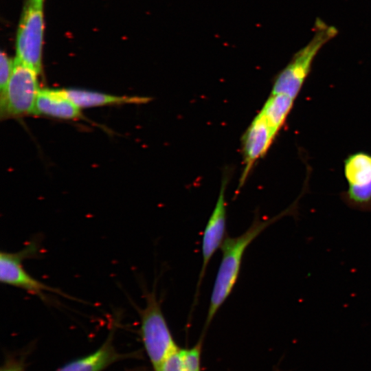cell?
Instances as JSON below:
<instances>
[{"label":"cell","mask_w":371,"mask_h":371,"mask_svg":"<svg viewBox=\"0 0 371 371\" xmlns=\"http://www.w3.org/2000/svg\"><path fill=\"white\" fill-rule=\"evenodd\" d=\"M14 62L8 54L1 52L0 56V100L2 99L6 92L9 81L13 71Z\"/></svg>","instance_id":"cell-15"},{"label":"cell","mask_w":371,"mask_h":371,"mask_svg":"<svg viewBox=\"0 0 371 371\" xmlns=\"http://www.w3.org/2000/svg\"><path fill=\"white\" fill-rule=\"evenodd\" d=\"M64 91L80 109L113 104H142L149 101V98L145 97L118 96L80 89H67Z\"/></svg>","instance_id":"cell-11"},{"label":"cell","mask_w":371,"mask_h":371,"mask_svg":"<svg viewBox=\"0 0 371 371\" xmlns=\"http://www.w3.org/2000/svg\"><path fill=\"white\" fill-rule=\"evenodd\" d=\"M295 204L280 214L261 220L258 216L254 219L250 227L236 237L226 236L221 249L222 258L213 285L205 329L210 324L214 317L231 294L239 276L245 250L267 227L285 216L292 214Z\"/></svg>","instance_id":"cell-1"},{"label":"cell","mask_w":371,"mask_h":371,"mask_svg":"<svg viewBox=\"0 0 371 371\" xmlns=\"http://www.w3.org/2000/svg\"><path fill=\"white\" fill-rule=\"evenodd\" d=\"M310 41L293 54L276 76L271 93H284L294 100L299 94L319 51L338 33L335 27L317 19Z\"/></svg>","instance_id":"cell-2"},{"label":"cell","mask_w":371,"mask_h":371,"mask_svg":"<svg viewBox=\"0 0 371 371\" xmlns=\"http://www.w3.org/2000/svg\"><path fill=\"white\" fill-rule=\"evenodd\" d=\"M38 251V243L31 241L21 250L16 252L1 251V282L23 289L45 300L46 293H52L68 297L61 291L52 287L34 278L23 267L25 258L34 257Z\"/></svg>","instance_id":"cell-6"},{"label":"cell","mask_w":371,"mask_h":371,"mask_svg":"<svg viewBox=\"0 0 371 371\" xmlns=\"http://www.w3.org/2000/svg\"><path fill=\"white\" fill-rule=\"evenodd\" d=\"M155 371H188L183 349L179 348L170 354Z\"/></svg>","instance_id":"cell-14"},{"label":"cell","mask_w":371,"mask_h":371,"mask_svg":"<svg viewBox=\"0 0 371 371\" xmlns=\"http://www.w3.org/2000/svg\"><path fill=\"white\" fill-rule=\"evenodd\" d=\"M80 109L64 89H41L36 99L33 115L73 120L81 116Z\"/></svg>","instance_id":"cell-10"},{"label":"cell","mask_w":371,"mask_h":371,"mask_svg":"<svg viewBox=\"0 0 371 371\" xmlns=\"http://www.w3.org/2000/svg\"><path fill=\"white\" fill-rule=\"evenodd\" d=\"M227 180L221 185L215 206L205 227L202 238V265L196 286V298L205 273L213 255L221 247L226 238L227 203L225 192Z\"/></svg>","instance_id":"cell-9"},{"label":"cell","mask_w":371,"mask_h":371,"mask_svg":"<svg viewBox=\"0 0 371 371\" xmlns=\"http://www.w3.org/2000/svg\"><path fill=\"white\" fill-rule=\"evenodd\" d=\"M145 307L139 312L141 336L153 369L179 348L163 314L154 289L146 292Z\"/></svg>","instance_id":"cell-3"},{"label":"cell","mask_w":371,"mask_h":371,"mask_svg":"<svg viewBox=\"0 0 371 371\" xmlns=\"http://www.w3.org/2000/svg\"><path fill=\"white\" fill-rule=\"evenodd\" d=\"M21 371H23V370Z\"/></svg>","instance_id":"cell-19"},{"label":"cell","mask_w":371,"mask_h":371,"mask_svg":"<svg viewBox=\"0 0 371 371\" xmlns=\"http://www.w3.org/2000/svg\"><path fill=\"white\" fill-rule=\"evenodd\" d=\"M44 31L43 3L27 0L16 30L15 59L38 74L42 71Z\"/></svg>","instance_id":"cell-4"},{"label":"cell","mask_w":371,"mask_h":371,"mask_svg":"<svg viewBox=\"0 0 371 371\" xmlns=\"http://www.w3.org/2000/svg\"><path fill=\"white\" fill-rule=\"evenodd\" d=\"M294 99L284 93H271L260 112L278 132L289 114Z\"/></svg>","instance_id":"cell-13"},{"label":"cell","mask_w":371,"mask_h":371,"mask_svg":"<svg viewBox=\"0 0 371 371\" xmlns=\"http://www.w3.org/2000/svg\"><path fill=\"white\" fill-rule=\"evenodd\" d=\"M111 333L106 341L94 352L72 361L56 371H102L121 358L112 345Z\"/></svg>","instance_id":"cell-12"},{"label":"cell","mask_w":371,"mask_h":371,"mask_svg":"<svg viewBox=\"0 0 371 371\" xmlns=\"http://www.w3.org/2000/svg\"><path fill=\"white\" fill-rule=\"evenodd\" d=\"M278 133L260 112L254 118L242 138L243 169L238 190L244 185L256 162L267 153Z\"/></svg>","instance_id":"cell-8"},{"label":"cell","mask_w":371,"mask_h":371,"mask_svg":"<svg viewBox=\"0 0 371 371\" xmlns=\"http://www.w3.org/2000/svg\"><path fill=\"white\" fill-rule=\"evenodd\" d=\"M14 60L5 94L0 100L1 119L33 114L41 89L38 81L39 74L16 59Z\"/></svg>","instance_id":"cell-5"},{"label":"cell","mask_w":371,"mask_h":371,"mask_svg":"<svg viewBox=\"0 0 371 371\" xmlns=\"http://www.w3.org/2000/svg\"><path fill=\"white\" fill-rule=\"evenodd\" d=\"M344 175L348 188L343 199L350 207L371 210V155L357 153L344 161Z\"/></svg>","instance_id":"cell-7"},{"label":"cell","mask_w":371,"mask_h":371,"mask_svg":"<svg viewBox=\"0 0 371 371\" xmlns=\"http://www.w3.org/2000/svg\"><path fill=\"white\" fill-rule=\"evenodd\" d=\"M23 369L16 364H10L5 366L1 371H21Z\"/></svg>","instance_id":"cell-17"},{"label":"cell","mask_w":371,"mask_h":371,"mask_svg":"<svg viewBox=\"0 0 371 371\" xmlns=\"http://www.w3.org/2000/svg\"><path fill=\"white\" fill-rule=\"evenodd\" d=\"M36 1H38V2H41V3H44V1H45V0H36Z\"/></svg>","instance_id":"cell-18"},{"label":"cell","mask_w":371,"mask_h":371,"mask_svg":"<svg viewBox=\"0 0 371 371\" xmlns=\"http://www.w3.org/2000/svg\"><path fill=\"white\" fill-rule=\"evenodd\" d=\"M201 343L200 341L190 348H182L188 371H201Z\"/></svg>","instance_id":"cell-16"}]
</instances>
